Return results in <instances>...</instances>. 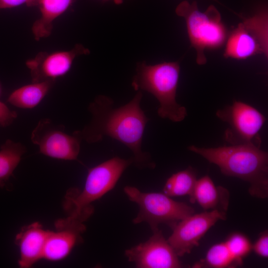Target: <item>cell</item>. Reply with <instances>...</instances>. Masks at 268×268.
Listing matches in <instances>:
<instances>
[{
	"instance_id": "ba28073f",
	"label": "cell",
	"mask_w": 268,
	"mask_h": 268,
	"mask_svg": "<svg viewBox=\"0 0 268 268\" xmlns=\"http://www.w3.org/2000/svg\"><path fill=\"white\" fill-rule=\"evenodd\" d=\"M65 127L57 125L47 118L41 119L31 135L32 142L42 154L57 159H77L81 139L76 135L64 132Z\"/></svg>"
},
{
	"instance_id": "d6986e66",
	"label": "cell",
	"mask_w": 268,
	"mask_h": 268,
	"mask_svg": "<svg viewBox=\"0 0 268 268\" xmlns=\"http://www.w3.org/2000/svg\"><path fill=\"white\" fill-rule=\"evenodd\" d=\"M26 147L20 142L7 139L0 149V188H2L18 165Z\"/></svg>"
},
{
	"instance_id": "ffe728a7",
	"label": "cell",
	"mask_w": 268,
	"mask_h": 268,
	"mask_svg": "<svg viewBox=\"0 0 268 268\" xmlns=\"http://www.w3.org/2000/svg\"><path fill=\"white\" fill-rule=\"evenodd\" d=\"M242 23L255 36L262 48L263 55L268 57V9L266 4L258 7L255 13L243 18Z\"/></svg>"
},
{
	"instance_id": "cb8c5ba5",
	"label": "cell",
	"mask_w": 268,
	"mask_h": 268,
	"mask_svg": "<svg viewBox=\"0 0 268 268\" xmlns=\"http://www.w3.org/2000/svg\"><path fill=\"white\" fill-rule=\"evenodd\" d=\"M16 112L10 110L3 102L0 101V126L7 127L11 125L17 118Z\"/></svg>"
},
{
	"instance_id": "5b68a950",
	"label": "cell",
	"mask_w": 268,
	"mask_h": 268,
	"mask_svg": "<svg viewBox=\"0 0 268 268\" xmlns=\"http://www.w3.org/2000/svg\"><path fill=\"white\" fill-rule=\"evenodd\" d=\"M175 12L185 20L191 46L196 50L197 63L205 65L207 60L204 50L221 48L228 36V30L222 20L220 13L212 4L201 12L196 1L190 3L188 0L181 2Z\"/></svg>"
},
{
	"instance_id": "44dd1931",
	"label": "cell",
	"mask_w": 268,
	"mask_h": 268,
	"mask_svg": "<svg viewBox=\"0 0 268 268\" xmlns=\"http://www.w3.org/2000/svg\"><path fill=\"white\" fill-rule=\"evenodd\" d=\"M203 266L213 268H231L237 266L225 242L215 244L207 252L205 258L194 267Z\"/></svg>"
},
{
	"instance_id": "5bb4252c",
	"label": "cell",
	"mask_w": 268,
	"mask_h": 268,
	"mask_svg": "<svg viewBox=\"0 0 268 268\" xmlns=\"http://www.w3.org/2000/svg\"><path fill=\"white\" fill-rule=\"evenodd\" d=\"M258 54H263L259 41L242 22L240 23L228 34L224 57L245 60Z\"/></svg>"
},
{
	"instance_id": "7a4b0ae2",
	"label": "cell",
	"mask_w": 268,
	"mask_h": 268,
	"mask_svg": "<svg viewBox=\"0 0 268 268\" xmlns=\"http://www.w3.org/2000/svg\"><path fill=\"white\" fill-rule=\"evenodd\" d=\"M188 149L216 165L222 174L248 183L251 196L268 197V154L260 147L249 144L207 148L190 145Z\"/></svg>"
},
{
	"instance_id": "e0dca14e",
	"label": "cell",
	"mask_w": 268,
	"mask_h": 268,
	"mask_svg": "<svg viewBox=\"0 0 268 268\" xmlns=\"http://www.w3.org/2000/svg\"><path fill=\"white\" fill-rule=\"evenodd\" d=\"M55 80H47L22 86L13 91L7 101L21 108H32L37 106L47 94Z\"/></svg>"
},
{
	"instance_id": "7c38bea8",
	"label": "cell",
	"mask_w": 268,
	"mask_h": 268,
	"mask_svg": "<svg viewBox=\"0 0 268 268\" xmlns=\"http://www.w3.org/2000/svg\"><path fill=\"white\" fill-rule=\"evenodd\" d=\"M83 223L69 216L57 220L55 223L56 231H49L43 259L57 261L67 257L81 241V234L86 229Z\"/></svg>"
},
{
	"instance_id": "4316f807",
	"label": "cell",
	"mask_w": 268,
	"mask_h": 268,
	"mask_svg": "<svg viewBox=\"0 0 268 268\" xmlns=\"http://www.w3.org/2000/svg\"></svg>"
},
{
	"instance_id": "603a6c76",
	"label": "cell",
	"mask_w": 268,
	"mask_h": 268,
	"mask_svg": "<svg viewBox=\"0 0 268 268\" xmlns=\"http://www.w3.org/2000/svg\"><path fill=\"white\" fill-rule=\"evenodd\" d=\"M252 249L259 256L267 258L268 257V233L265 231L261 234L255 243L252 245Z\"/></svg>"
},
{
	"instance_id": "d4e9b609",
	"label": "cell",
	"mask_w": 268,
	"mask_h": 268,
	"mask_svg": "<svg viewBox=\"0 0 268 268\" xmlns=\"http://www.w3.org/2000/svg\"><path fill=\"white\" fill-rule=\"evenodd\" d=\"M25 4L29 7L38 5V0H0V9L10 8Z\"/></svg>"
},
{
	"instance_id": "ac0fdd59",
	"label": "cell",
	"mask_w": 268,
	"mask_h": 268,
	"mask_svg": "<svg viewBox=\"0 0 268 268\" xmlns=\"http://www.w3.org/2000/svg\"><path fill=\"white\" fill-rule=\"evenodd\" d=\"M197 181L196 173L192 167L172 174L164 186L163 193L169 197L188 195L193 203L194 192Z\"/></svg>"
},
{
	"instance_id": "277c9868",
	"label": "cell",
	"mask_w": 268,
	"mask_h": 268,
	"mask_svg": "<svg viewBox=\"0 0 268 268\" xmlns=\"http://www.w3.org/2000/svg\"><path fill=\"white\" fill-rule=\"evenodd\" d=\"M133 163V157L125 159L116 156L90 168L83 189H72L65 196L64 207L68 216L85 221L93 212L92 202L113 189L125 170Z\"/></svg>"
},
{
	"instance_id": "9c48e42d",
	"label": "cell",
	"mask_w": 268,
	"mask_h": 268,
	"mask_svg": "<svg viewBox=\"0 0 268 268\" xmlns=\"http://www.w3.org/2000/svg\"><path fill=\"white\" fill-rule=\"evenodd\" d=\"M226 219V212L218 210L192 214L172 227L167 241L179 257L190 254L206 232L219 220Z\"/></svg>"
},
{
	"instance_id": "52a82bcc",
	"label": "cell",
	"mask_w": 268,
	"mask_h": 268,
	"mask_svg": "<svg viewBox=\"0 0 268 268\" xmlns=\"http://www.w3.org/2000/svg\"><path fill=\"white\" fill-rule=\"evenodd\" d=\"M216 115L229 125L225 132L224 138L230 144H249L261 147L259 132L266 119L257 109L235 100L231 105L218 110Z\"/></svg>"
},
{
	"instance_id": "30bf717a",
	"label": "cell",
	"mask_w": 268,
	"mask_h": 268,
	"mask_svg": "<svg viewBox=\"0 0 268 268\" xmlns=\"http://www.w3.org/2000/svg\"><path fill=\"white\" fill-rule=\"evenodd\" d=\"M145 242L125 251L130 262L138 268H178L182 267L173 248L159 229Z\"/></svg>"
},
{
	"instance_id": "3957f363",
	"label": "cell",
	"mask_w": 268,
	"mask_h": 268,
	"mask_svg": "<svg viewBox=\"0 0 268 268\" xmlns=\"http://www.w3.org/2000/svg\"><path fill=\"white\" fill-rule=\"evenodd\" d=\"M180 71V65L177 62L153 65L140 63L132 82L134 90H144L153 95L159 103L158 115L173 122H181L187 115L186 108L176 101Z\"/></svg>"
},
{
	"instance_id": "6da1fadb",
	"label": "cell",
	"mask_w": 268,
	"mask_h": 268,
	"mask_svg": "<svg viewBox=\"0 0 268 268\" xmlns=\"http://www.w3.org/2000/svg\"><path fill=\"white\" fill-rule=\"evenodd\" d=\"M142 98L138 91L127 104L114 107L113 100L99 95L88 108L90 121L81 130L73 134L88 143L101 141L105 136L116 139L127 146L133 153V163L140 169L155 167L150 154L142 149L143 135L149 119L141 109Z\"/></svg>"
},
{
	"instance_id": "9a60e30c",
	"label": "cell",
	"mask_w": 268,
	"mask_h": 268,
	"mask_svg": "<svg viewBox=\"0 0 268 268\" xmlns=\"http://www.w3.org/2000/svg\"><path fill=\"white\" fill-rule=\"evenodd\" d=\"M229 196L226 188L216 186L211 179L205 175L197 180L193 203L197 202L205 210H218L226 212Z\"/></svg>"
},
{
	"instance_id": "8992f818",
	"label": "cell",
	"mask_w": 268,
	"mask_h": 268,
	"mask_svg": "<svg viewBox=\"0 0 268 268\" xmlns=\"http://www.w3.org/2000/svg\"><path fill=\"white\" fill-rule=\"evenodd\" d=\"M124 191L130 201L139 206V211L133 222H146L152 231L161 223L171 228L183 219L193 214L194 209L188 204L175 201L164 193H143L132 186Z\"/></svg>"
},
{
	"instance_id": "7402d4cb",
	"label": "cell",
	"mask_w": 268,
	"mask_h": 268,
	"mask_svg": "<svg viewBox=\"0 0 268 268\" xmlns=\"http://www.w3.org/2000/svg\"><path fill=\"white\" fill-rule=\"evenodd\" d=\"M225 242L236 266H241L243 259L252 250V245L249 239L245 235L237 232L231 234Z\"/></svg>"
},
{
	"instance_id": "2e32d148",
	"label": "cell",
	"mask_w": 268,
	"mask_h": 268,
	"mask_svg": "<svg viewBox=\"0 0 268 268\" xmlns=\"http://www.w3.org/2000/svg\"><path fill=\"white\" fill-rule=\"evenodd\" d=\"M75 0H38L41 16L32 27L34 38L37 41L49 36L53 30L54 21L66 11Z\"/></svg>"
},
{
	"instance_id": "4fadbf2b",
	"label": "cell",
	"mask_w": 268,
	"mask_h": 268,
	"mask_svg": "<svg viewBox=\"0 0 268 268\" xmlns=\"http://www.w3.org/2000/svg\"><path fill=\"white\" fill-rule=\"evenodd\" d=\"M49 233L38 222L25 226L15 236L14 243L18 247L20 257L18 265L29 268L43 259V252Z\"/></svg>"
},
{
	"instance_id": "484cf974",
	"label": "cell",
	"mask_w": 268,
	"mask_h": 268,
	"mask_svg": "<svg viewBox=\"0 0 268 268\" xmlns=\"http://www.w3.org/2000/svg\"><path fill=\"white\" fill-rule=\"evenodd\" d=\"M113 0L114 2V3L116 4H120L122 3L123 2V0Z\"/></svg>"
},
{
	"instance_id": "8fae6325",
	"label": "cell",
	"mask_w": 268,
	"mask_h": 268,
	"mask_svg": "<svg viewBox=\"0 0 268 268\" xmlns=\"http://www.w3.org/2000/svg\"><path fill=\"white\" fill-rule=\"evenodd\" d=\"M89 53V49L78 44L69 51L40 52L34 58L28 60L26 65L33 83L55 80L69 71L76 57Z\"/></svg>"
}]
</instances>
